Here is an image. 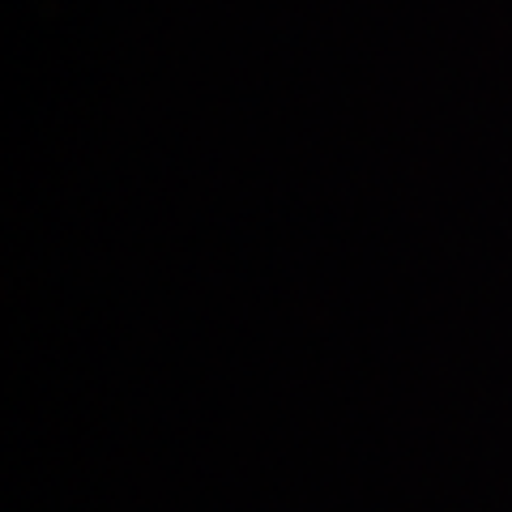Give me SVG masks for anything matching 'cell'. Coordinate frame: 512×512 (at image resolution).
<instances>
[]
</instances>
